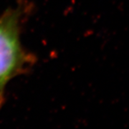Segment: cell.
I'll return each instance as SVG.
<instances>
[{"label":"cell","instance_id":"1","mask_svg":"<svg viewBox=\"0 0 129 129\" xmlns=\"http://www.w3.org/2000/svg\"><path fill=\"white\" fill-rule=\"evenodd\" d=\"M27 9L25 3L19 4L0 16V108L5 101L7 84L17 76L26 73L36 60L24 48L20 40Z\"/></svg>","mask_w":129,"mask_h":129}]
</instances>
